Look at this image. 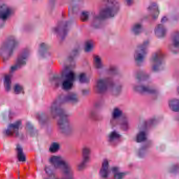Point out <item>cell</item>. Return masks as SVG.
Returning a JSON list of instances; mask_svg holds the SVG:
<instances>
[{
    "instance_id": "obj_22",
    "label": "cell",
    "mask_w": 179,
    "mask_h": 179,
    "mask_svg": "<svg viewBox=\"0 0 179 179\" xmlns=\"http://www.w3.org/2000/svg\"><path fill=\"white\" fill-rule=\"evenodd\" d=\"M168 105L171 111L175 113L179 112V100L178 98H171L169 101Z\"/></svg>"
},
{
    "instance_id": "obj_47",
    "label": "cell",
    "mask_w": 179,
    "mask_h": 179,
    "mask_svg": "<svg viewBox=\"0 0 179 179\" xmlns=\"http://www.w3.org/2000/svg\"><path fill=\"white\" fill-rule=\"evenodd\" d=\"M126 173L124 172L116 173L113 177V179H123Z\"/></svg>"
},
{
    "instance_id": "obj_40",
    "label": "cell",
    "mask_w": 179,
    "mask_h": 179,
    "mask_svg": "<svg viewBox=\"0 0 179 179\" xmlns=\"http://www.w3.org/2000/svg\"><path fill=\"white\" fill-rule=\"evenodd\" d=\"M90 18V14L87 11H83L80 15V19L82 22L87 21Z\"/></svg>"
},
{
    "instance_id": "obj_17",
    "label": "cell",
    "mask_w": 179,
    "mask_h": 179,
    "mask_svg": "<svg viewBox=\"0 0 179 179\" xmlns=\"http://www.w3.org/2000/svg\"><path fill=\"white\" fill-rule=\"evenodd\" d=\"M21 124V121H18L14 122V123L10 124L6 131L7 134L9 136L16 135L19 132Z\"/></svg>"
},
{
    "instance_id": "obj_15",
    "label": "cell",
    "mask_w": 179,
    "mask_h": 179,
    "mask_svg": "<svg viewBox=\"0 0 179 179\" xmlns=\"http://www.w3.org/2000/svg\"><path fill=\"white\" fill-rule=\"evenodd\" d=\"M148 12L152 19L156 20L160 14V10L158 4L156 2H152L148 7Z\"/></svg>"
},
{
    "instance_id": "obj_4",
    "label": "cell",
    "mask_w": 179,
    "mask_h": 179,
    "mask_svg": "<svg viewBox=\"0 0 179 179\" xmlns=\"http://www.w3.org/2000/svg\"><path fill=\"white\" fill-rule=\"evenodd\" d=\"M165 57L164 53L161 50L153 53L151 58L152 70L154 72H160L163 70L166 66Z\"/></svg>"
},
{
    "instance_id": "obj_13",
    "label": "cell",
    "mask_w": 179,
    "mask_h": 179,
    "mask_svg": "<svg viewBox=\"0 0 179 179\" xmlns=\"http://www.w3.org/2000/svg\"><path fill=\"white\" fill-rule=\"evenodd\" d=\"M79 53H80V47L79 46H77L73 49V50L71 51L70 55L68 56L67 59V65L66 66V68L70 69V67L73 66L74 64L75 60L79 55Z\"/></svg>"
},
{
    "instance_id": "obj_2",
    "label": "cell",
    "mask_w": 179,
    "mask_h": 179,
    "mask_svg": "<svg viewBox=\"0 0 179 179\" xmlns=\"http://www.w3.org/2000/svg\"><path fill=\"white\" fill-rule=\"evenodd\" d=\"M17 45V41L15 37H7L0 46L1 58L4 61L8 60L13 55Z\"/></svg>"
},
{
    "instance_id": "obj_33",
    "label": "cell",
    "mask_w": 179,
    "mask_h": 179,
    "mask_svg": "<svg viewBox=\"0 0 179 179\" xmlns=\"http://www.w3.org/2000/svg\"><path fill=\"white\" fill-rule=\"evenodd\" d=\"M26 129L28 134L31 136H35L37 134V130L34 125L30 122H28L26 124Z\"/></svg>"
},
{
    "instance_id": "obj_3",
    "label": "cell",
    "mask_w": 179,
    "mask_h": 179,
    "mask_svg": "<svg viewBox=\"0 0 179 179\" xmlns=\"http://www.w3.org/2000/svg\"><path fill=\"white\" fill-rule=\"evenodd\" d=\"M49 161L54 168L61 171L65 177L72 178V173L70 166L61 157L52 156L49 159Z\"/></svg>"
},
{
    "instance_id": "obj_50",
    "label": "cell",
    "mask_w": 179,
    "mask_h": 179,
    "mask_svg": "<svg viewBox=\"0 0 179 179\" xmlns=\"http://www.w3.org/2000/svg\"><path fill=\"white\" fill-rule=\"evenodd\" d=\"M72 179V178H68V177H65V178H64L63 179Z\"/></svg>"
},
{
    "instance_id": "obj_32",
    "label": "cell",
    "mask_w": 179,
    "mask_h": 179,
    "mask_svg": "<svg viewBox=\"0 0 179 179\" xmlns=\"http://www.w3.org/2000/svg\"><path fill=\"white\" fill-rule=\"evenodd\" d=\"M95 47V43L92 40H88L84 45V50L86 53H90L93 50Z\"/></svg>"
},
{
    "instance_id": "obj_43",
    "label": "cell",
    "mask_w": 179,
    "mask_h": 179,
    "mask_svg": "<svg viewBox=\"0 0 179 179\" xmlns=\"http://www.w3.org/2000/svg\"><path fill=\"white\" fill-rule=\"evenodd\" d=\"M57 0H49L48 3V9L50 12H53L55 7Z\"/></svg>"
},
{
    "instance_id": "obj_36",
    "label": "cell",
    "mask_w": 179,
    "mask_h": 179,
    "mask_svg": "<svg viewBox=\"0 0 179 179\" xmlns=\"http://www.w3.org/2000/svg\"><path fill=\"white\" fill-rule=\"evenodd\" d=\"M90 157H83V160L81 163L78 166V170L79 171H82L84 170L87 166L88 163L89 162Z\"/></svg>"
},
{
    "instance_id": "obj_23",
    "label": "cell",
    "mask_w": 179,
    "mask_h": 179,
    "mask_svg": "<svg viewBox=\"0 0 179 179\" xmlns=\"http://www.w3.org/2000/svg\"><path fill=\"white\" fill-rule=\"evenodd\" d=\"M121 138H122L121 135L118 132L115 131L112 132L109 135V138H108L109 142L113 145H115L119 143Z\"/></svg>"
},
{
    "instance_id": "obj_45",
    "label": "cell",
    "mask_w": 179,
    "mask_h": 179,
    "mask_svg": "<svg viewBox=\"0 0 179 179\" xmlns=\"http://www.w3.org/2000/svg\"><path fill=\"white\" fill-rule=\"evenodd\" d=\"M128 127L129 126H128V121L126 118H125L123 119L121 123V128L122 130L126 131L128 130Z\"/></svg>"
},
{
    "instance_id": "obj_16",
    "label": "cell",
    "mask_w": 179,
    "mask_h": 179,
    "mask_svg": "<svg viewBox=\"0 0 179 179\" xmlns=\"http://www.w3.org/2000/svg\"><path fill=\"white\" fill-rule=\"evenodd\" d=\"M38 55L39 57L42 59H46L49 56V47L47 44L42 43L39 45Z\"/></svg>"
},
{
    "instance_id": "obj_9",
    "label": "cell",
    "mask_w": 179,
    "mask_h": 179,
    "mask_svg": "<svg viewBox=\"0 0 179 179\" xmlns=\"http://www.w3.org/2000/svg\"><path fill=\"white\" fill-rule=\"evenodd\" d=\"M30 55V49L28 48H25L20 51L16 59L15 64L11 67V72H14L19 69L23 67L25 65Z\"/></svg>"
},
{
    "instance_id": "obj_25",
    "label": "cell",
    "mask_w": 179,
    "mask_h": 179,
    "mask_svg": "<svg viewBox=\"0 0 179 179\" xmlns=\"http://www.w3.org/2000/svg\"><path fill=\"white\" fill-rule=\"evenodd\" d=\"M65 100H66V103L75 104L78 102V98L77 94H75L74 93H70L69 94L65 95Z\"/></svg>"
},
{
    "instance_id": "obj_1",
    "label": "cell",
    "mask_w": 179,
    "mask_h": 179,
    "mask_svg": "<svg viewBox=\"0 0 179 179\" xmlns=\"http://www.w3.org/2000/svg\"><path fill=\"white\" fill-rule=\"evenodd\" d=\"M120 4L117 0H103L98 15V19L104 21L115 16L119 12Z\"/></svg>"
},
{
    "instance_id": "obj_6",
    "label": "cell",
    "mask_w": 179,
    "mask_h": 179,
    "mask_svg": "<svg viewBox=\"0 0 179 179\" xmlns=\"http://www.w3.org/2000/svg\"><path fill=\"white\" fill-rule=\"evenodd\" d=\"M56 118H57V125L60 132L65 136H69L72 134L73 132L72 127L65 113L64 112Z\"/></svg>"
},
{
    "instance_id": "obj_44",
    "label": "cell",
    "mask_w": 179,
    "mask_h": 179,
    "mask_svg": "<svg viewBox=\"0 0 179 179\" xmlns=\"http://www.w3.org/2000/svg\"><path fill=\"white\" fill-rule=\"evenodd\" d=\"M90 149L88 147H84L82 151L83 157H90Z\"/></svg>"
},
{
    "instance_id": "obj_31",
    "label": "cell",
    "mask_w": 179,
    "mask_h": 179,
    "mask_svg": "<svg viewBox=\"0 0 179 179\" xmlns=\"http://www.w3.org/2000/svg\"><path fill=\"white\" fill-rule=\"evenodd\" d=\"M93 64L95 68L96 69H101L103 66L102 60L100 56L98 55H94L93 57Z\"/></svg>"
},
{
    "instance_id": "obj_5",
    "label": "cell",
    "mask_w": 179,
    "mask_h": 179,
    "mask_svg": "<svg viewBox=\"0 0 179 179\" xmlns=\"http://www.w3.org/2000/svg\"><path fill=\"white\" fill-rule=\"evenodd\" d=\"M149 46V41H145L139 45L134 53V60L136 65L140 66L143 64L147 55L148 47Z\"/></svg>"
},
{
    "instance_id": "obj_42",
    "label": "cell",
    "mask_w": 179,
    "mask_h": 179,
    "mask_svg": "<svg viewBox=\"0 0 179 179\" xmlns=\"http://www.w3.org/2000/svg\"><path fill=\"white\" fill-rule=\"evenodd\" d=\"M79 82L81 83H87L89 81V79L87 75L85 73H81L79 76Z\"/></svg>"
},
{
    "instance_id": "obj_41",
    "label": "cell",
    "mask_w": 179,
    "mask_h": 179,
    "mask_svg": "<svg viewBox=\"0 0 179 179\" xmlns=\"http://www.w3.org/2000/svg\"><path fill=\"white\" fill-rule=\"evenodd\" d=\"M13 91L16 94H19L23 91V87L19 84H16L13 87Z\"/></svg>"
},
{
    "instance_id": "obj_38",
    "label": "cell",
    "mask_w": 179,
    "mask_h": 179,
    "mask_svg": "<svg viewBox=\"0 0 179 179\" xmlns=\"http://www.w3.org/2000/svg\"><path fill=\"white\" fill-rule=\"evenodd\" d=\"M60 148V145L59 143L56 142L52 143L49 147V152L51 153H55L57 152Z\"/></svg>"
},
{
    "instance_id": "obj_14",
    "label": "cell",
    "mask_w": 179,
    "mask_h": 179,
    "mask_svg": "<svg viewBox=\"0 0 179 179\" xmlns=\"http://www.w3.org/2000/svg\"><path fill=\"white\" fill-rule=\"evenodd\" d=\"M108 89V85L106 82L103 79H99L97 81L95 85V91L99 94H104Z\"/></svg>"
},
{
    "instance_id": "obj_30",
    "label": "cell",
    "mask_w": 179,
    "mask_h": 179,
    "mask_svg": "<svg viewBox=\"0 0 179 179\" xmlns=\"http://www.w3.org/2000/svg\"><path fill=\"white\" fill-rule=\"evenodd\" d=\"M11 84H12V80L10 75H6L4 77V86L5 90L7 91H10L11 89Z\"/></svg>"
},
{
    "instance_id": "obj_24",
    "label": "cell",
    "mask_w": 179,
    "mask_h": 179,
    "mask_svg": "<svg viewBox=\"0 0 179 179\" xmlns=\"http://www.w3.org/2000/svg\"><path fill=\"white\" fill-rule=\"evenodd\" d=\"M37 118L40 123L43 126H47L49 125V118L44 113H40L37 115Z\"/></svg>"
},
{
    "instance_id": "obj_28",
    "label": "cell",
    "mask_w": 179,
    "mask_h": 179,
    "mask_svg": "<svg viewBox=\"0 0 179 179\" xmlns=\"http://www.w3.org/2000/svg\"><path fill=\"white\" fill-rule=\"evenodd\" d=\"M143 26L142 24L139 23L134 24L131 28L132 33L135 35H139L142 32Z\"/></svg>"
},
{
    "instance_id": "obj_35",
    "label": "cell",
    "mask_w": 179,
    "mask_h": 179,
    "mask_svg": "<svg viewBox=\"0 0 179 179\" xmlns=\"http://www.w3.org/2000/svg\"><path fill=\"white\" fill-rule=\"evenodd\" d=\"M147 139V135L145 132H139L136 136V141L137 143H143Z\"/></svg>"
},
{
    "instance_id": "obj_8",
    "label": "cell",
    "mask_w": 179,
    "mask_h": 179,
    "mask_svg": "<svg viewBox=\"0 0 179 179\" xmlns=\"http://www.w3.org/2000/svg\"><path fill=\"white\" fill-rule=\"evenodd\" d=\"M66 103L65 95L61 94L58 96L54 100L51 107V113L52 116L56 118L64 111L62 108V105Z\"/></svg>"
},
{
    "instance_id": "obj_12",
    "label": "cell",
    "mask_w": 179,
    "mask_h": 179,
    "mask_svg": "<svg viewBox=\"0 0 179 179\" xmlns=\"http://www.w3.org/2000/svg\"><path fill=\"white\" fill-rule=\"evenodd\" d=\"M134 90L136 93L143 95H154L157 93L156 89L143 85H136Z\"/></svg>"
},
{
    "instance_id": "obj_46",
    "label": "cell",
    "mask_w": 179,
    "mask_h": 179,
    "mask_svg": "<svg viewBox=\"0 0 179 179\" xmlns=\"http://www.w3.org/2000/svg\"><path fill=\"white\" fill-rule=\"evenodd\" d=\"M178 171H179L178 165V164H175V165H174L172 167H171L169 171H170V172L172 173L173 175H176V174H177L178 173Z\"/></svg>"
},
{
    "instance_id": "obj_48",
    "label": "cell",
    "mask_w": 179,
    "mask_h": 179,
    "mask_svg": "<svg viewBox=\"0 0 179 179\" xmlns=\"http://www.w3.org/2000/svg\"><path fill=\"white\" fill-rule=\"evenodd\" d=\"M45 171H46V172L48 175H50L51 176H54L53 171L51 170V169L49 168L48 167H46V169H45Z\"/></svg>"
},
{
    "instance_id": "obj_26",
    "label": "cell",
    "mask_w": 179,
    "mask_h": 179,
    "mask_svg": "<svg viewBox=\"0 0 179 179\" xmlns=\"http://www.w3.org/2000/svg\"><path fill=\"white\" fill-rule=\"evenodd\" d=\"M84 0H72L71 5L72 9L74 13H76L81 9Z\"/></svg>"
},
{
    "instance_id": "obj_20",
    "label": "cell",
    "mask_w": 179,
    "mask_h": 179,
    "mask_svg": "<svg viewBox=\"0 0 179 179\" xmlns=\"http://www.w3.org/2000/svg\"><path fill=\"white\" fill-rule=\"evenodd\" d=\"M99 175L103 179L107 178L109 175V163L108 160L104 159L100 169Z\"/></svg>"
},
{
    "instance_id": "obj_49",
    "label": "cell",
    "mask_w": 179,
    "mask_h": 179,
    "mask_svg": "<svg viewBox=\"0 0 179 179\" xmlns=\"http://www.w3.org/2000/svg\"><path fill=\"white\" fill-rule=\"evenodd\" d=\"M125 1L126 4L128 6H131L133 4L134 0H125Z\"/></svg>"
},
{
    "instance_id": "obj_27",
    "label": "cell",
    "mask_w": 179,
    "mask_h": 179,
    "mask_svg": "<svg viewBox=\"0 0 179 179\" xmlns=\"http://www.w3.org/2000/svg\"><path fill=\"white\" fill-rule=\"evenodd\" d=\"M122 91V85L119 83H113L111 86V93L114 96L119 95Z\"/></svg>"
},
{
    "instance_id": "obj_39",
    "label": "cell",
    "mask_w": 179,
    "mask_h": 179,
    "mask_svg": "<svg viewBox=\"0 0 179 179\" xmlns=\"http://www.w3.org/2000/svg\"><path fill=\"white\" fill-rule=\"evenodd\" d=\"M122 110L118 107H116L113 112V117L114 119H118L122 116Z\"/></svg>"
},
{
    "instance_id": "obj_34",
    "label": "cell",
    "mask_w": 179,
    "mask_h": 179,
    "mask_svg": "<svg viewBox=\"0 0 179 179\" xmlns=\"http://www.w3.org/2000/svg\"><path fill=\"white\" fill-rule=\"evenodd\" d=\"M17 158L19 161L24 162L26 161V157L24 154L23 149L20 146H17Z\"/></svg>"
},
{
    "instance_id": "obj_11",
    "label": "cell",
    "mask_w": 179,
    "mask_h": 179,
    "mask_svg": "<svg viewBox=\"0 0 179 179\" xmlns=\"http://www.w3.org/2000/svg\"><path fill=\"white\" fill-rule=\"evenodd\" d=\"M171 44L169 45V50L175 54H177L179 49V33L178 30L173 33L171 36Z\"/></svg>"
},
{
    "instance_id": "obj_10",
    "label": "cell",
    "mask_w": 179,
    "mask_h": 179,
    "mask_svg": "<svg viewBox=\"0 0 179 179\" xmlns=\"http://www.w3.org/2000/svg\"><path fill=\"white\" fill-rule=\"evenodd\" d=\"M13 10L0 0V27L4 25L5 22L11 17Z\"/></svg>"
},
{
    "instance_id": "obj_18",
    "label": "cell",
    "mask_w": 179,
    "mask_h": 179,
    "mask_svg": "<svg viewBox=\"0 0 179 179\" xmlns=\"http://www.w3.org/2000/svg\"><path fill=\"white\" fill-rule=\"evenodd\" d=\"M162 119V116H156L150 118V119L146 121L145 123V128L150 129L154 128V127L157 126L159 123H160Z\"/></svg>"
},
{
    "instance_id": "obj_7",
    "label": "cell",
    "mask_w": 179,
    "mask_h": 179,
    "mask_svg": "<svg viewBox=\"0 0 179 179\" xmlns=\"http://www.w3.org/2000/svg\"><path fill=\"white\" fill-rule=\"evenodd\" d=\"M71 27V23L68 21H62L58 22L56 26V34L60 42H63L67 36L68 33L70 30Z\"/></svg>"
},
{
    "instance_id": "obj_37",
    "label": "cell",
    "mask_w": 179,
    "mask_h": 179,
    "mask_svg": "<svg viewBox=\"0 0 179 179\" xmlns=\"http://www.w3.org/2000/svg\"><path fill=\"white\" fill-rule=\"evenodd\" d=\"M73 87V82L72 81L65 80L62 83V87L64 90L68 91L71 89Z\"/></svg>"
},
{
    "instance_id": "obj_21",
    "label": "cell",
    "mask_w": 179,
    "mask_h": 179,
    "mask_svg": "<svg viewBox=\"0 0 179 179\" xmlns=\"http://www.w3.org/2000/svg\"><path fill=\"white\" fill-rule=\"evenodd\" d=\"M135 78L138 81L145 82L148 81L150 79V75L148 73L143 71H138L135 73Z\"/></svg>"
},
{
    "instance_id": "obj_29",
    "label": "cell",
    "mask_w": 179,
    "mask_h": 179,
    "mask_svg": "<svg viewBox=\"0 0 179 179\" xmlns=\"http://www.w3.org/2000/svg\"><path fill=\"white\" fill-rule=\"evenodd\" d=\"M150 146V143H147L145 145L143 146L142 147H141L140 149H139L138 151V156L140 158H144L145 157Z\"/></svg>"
},
{
    "instance_id": "obj_19",
    "label": "cell",
    "mask_w": 179,
    "mask_h": 179,
    "mask_svg": "<svg viewBox=\"0 0 179 179\" xmlns=\"http://www.w3.org/2000/svg\"><path fill=\"white\" fill-rule=\"evenodd\" d=\"M154 35L158 38L162 39L164 38L166 35V28L162 24H158L154 30Z\"/></svg>"
}]
</instances>
